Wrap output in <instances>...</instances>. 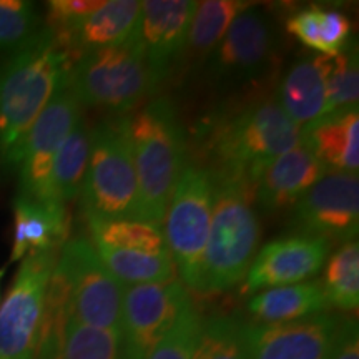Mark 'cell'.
<instances>
[{"instance_id":"cell-1","label":"cell","mask_w":359,"mask_h":359,"mask_svg":"<svg viewBox=\"0 0 359 359\" xmlns=\"http://www.w3.org/2000/svg\"><path fill=\"white\" fill-rule=\"evenodd\" d=\"M72 64L74 57L47 27L0 64V167L15 170L27 135Z\"/></svg>"},{"instance_id":"cell-2","label":"cell","mask_w":359,"mask_h":359,"mask_svg":"<svg viewBox=\"0 0 359 359\" xmlns=\"http://www.w3.org/2000/svg\"><path fill=\"white\" fill-rule=\"evenodd\" d=\"M213 173L217 191L196 290L201 294L223 293L240 285L248 275L262 238L253 182L241 175Z\"/></svg>"},{"instance_id":"cell-3","label":"cell","mask_w":359,"mask_h":359,"mask_svg":"<svg viewBox=\"0 0 359 359\" xmlns=\"http://www.w3.org/2000/svg\"><path fill=\"white\" fill-rule=\"evenodd\" d=\"M127 128L138 182V222L161 228L187 165L177 110L168 98H155L137 114L127 115Z\"/></svg>"},{"instance_id":"cell-4","label":"cell","mask_w":359,"mask_h":359,"mask_svg":"<svg viewBox=\"0 0 359 359\" xmlns=\"http://www.w3.org/2000/svg\"><path fill=\"white\" fill-rule=\"evenodd\" d=\"M208 154L217 173L248 177L291 148L302 145V127L290 118L275 97L258 98L224 116L208 135Z\"/></svg>"},{"instance_id":"cell-5","label":"cell","mask_w":359,"mask_h":359,"mask_svg":"<svg viewBox=\"0 0 359 359\" xmlns=\"http://www.w3.org/2000/svg\"><path fill=\"white\" fill-rule=\"evenodd\" d=\"M92 145L80 201L85 217L138 219V182L127 115L92 127Z\"/></svg>"},{"instance_id":"cell-6","label":"cell","mask_w":359,"mask_h":359,"mask_svg":"<svg viewBox=\"0 0 359 359\" xmlns=\"http://www.w3.org/2000/svg\"><path fill=\"white\" fill-rule=\"evenodd\" d=\"M69 83L82 107L128 115L143 98L151 95L138 30L122 43L79 55L70 67Z\"/></svg>"},{"instance_id":"cell-7","label":"cell","mask_w":359,"mask_h":359,"mask_svg":"<svg viewBox=\"0 0 359 359\" xmlns=\"http://www.w3.org/2000/svg\"><path fill=\"white\" fill-rule=\"evenodd\" d=\"M217 191L213 170L187 161L165 213V241L187 290H198Z\"/></svg>"},{"instance_id":"cell-8","label":"cell","mask_w":359,"mask_h":359,"mask_svg":"<svg viewBox=\"0 0 359 359\" xmlns=\"http://www.w3.org/2000/svg\"><path fill=\"white\" fill-rule=\"evenodd\" d=\"M60 250L30 253L20 262L0 306V359H35L45 296Z\"/></svg>"},{"instance_id":"cell-9","label":"cell","mask_w":359,"mask_h":359,"mask_svg":"<svg viewBox=\"0 0 359 359\" xmlns=\"http://www.w3.org/2000/svg\"><path fill=\"white\" fill-rule=\"evenodd\" d=\"M57 264L70 286V320L122 333L125 286L103 266L92 241L85 236L67 240L58 253Z\"/></svg>"},{"instance_id":"cell-10","label":"cell","mask_w":359,"mask_h":359,"mask_svg":"<svg viewBox=\"0 0 359 359\" xmlns=\"http://www.w3.org/2000/svg\"><path fill=\"white\" fill-rule=\"evenodd\" d=\"M82 115V105L75 97L67 75L27 135L15 167L19 175L17 195L37 201H53L50 180L55 156Z\"/></svg>"},{"instance_id":"cell-11","label":"cell","mask_w":359,"mask_h":359,"mask_svg":"<svg viewBox=\"0 0 359 359\" xmlns=\"http://www.w3.org/2000/svg\"><path fill=\"white\" fill-rule=\"evenodd\" d=\"M191 302V296L180 278L125 288L122 304L123 359H147Z\"/></svg>"},{"instance_id":"cell-12","label":"cell","mask_w":359,"mask_h":359,"mask_svg":"<svg viewBox=\"0 0 359 359\" xmlns=\"http://www.w3.org/2000/svg\"><path fill=\"white\" fill-rule=\"evenodd\" d=\"M278 48V32L271 17L259 7H250L233 20L208 57L210 72L224 82H259L276 64Z\"/></svg>"},{"instance_id":"cell-13","label":"cell","mask_w":359,"mask_h":359,"mask_svg":"<svg viewBox=\"0 0 359 359\" xmlns=\"http://www.w3.org/2000/svg\"><path fill=\"white\" fill-rule=\"evenodd\" d=\"M291 224L296 235L331 243L356 241L359 230L358 173H326L294 203Z\"/></svg>"},{"instance_id":"cell-14","label":"cell","mask_w":359,"mask_h":359,"mask_svg":"<svg viewBox=\"0 0 359 359\" xmlns=\"http://www.w3.org/2000/svg\"><path fill=\"white\" fill-rule=\"evenodd\" d=\"M341 318L314 314L288 323L241 321L250 359H330Z\"/></svg>"},{"instance_id":"cell-15","label":"cell","mask_w":359,"mask_h":359,"mask_svg":"<svg viewBox=\"0 0 359 359\" xmlns=\"http://www.w3.org/2000/svg\"><path fill=\"white\" fill-rule=\"evenodd\" d=\"M196 2L191 0H145L138 37L145 53L151 93L168 77L187 50L188 32Z\"/></svg>"},{"instance_id":"cell-16","label":"cell","mask_w":359,"mask_h":359,"mask_svg":"<svg viewBox=\"0 0 359 359\" xmlns=\"http://www.w3.org/2000/svg\"><path fill=\"white\" fill-rule=\"evenodd\" d=\"M330 251V241L318 236L291 235L269 241L251 263L245 293L306 281L321 271Z\"/></svg>"},{"instance_id":"cell-17","label":"cell","mask_w":359,"mask_h":359,"mask_svg":"<svg viewBox=\"0 0 359 359\" xmlns=\"http://www.w3.org/2000/svg\"><path fill=\"white\" fill-rule=\"evenodd\" d=\"M327 172L306 147L298 145L268 161L255 175V203L266 212L294 205Z\"/></svg>"},{"instance_id":"cell-18","label":"cell","mask_w":359,"mask_h":359,"mask_svg":"<svg viewBox=\"0 0 359 359\" xmlns=\"http://www.w3.org/2000/svg\"><path fill=\"white\" fill-rule=\"evenodd\" d=\"M12 206L13 241L11 262H22L30 253L60 250L65 245L70 231L65 205L17 195Z\"/></svg>"},{"instance_id":"cell-19","label":"cell","mask_w":359,"mask_h":359,"mask_svg":"<svg viewBox=\"0 0 359 359\" xmlns=\"http://www.w3.org/2000/svg\"><path fill=\"white\" fill-rule=\"evenodd\" d=\"M302 143L327 173H358L359 111L318 118L302 128Z\"/></svg>"},{"instance_id":"cell-20","label":"cell","mask_w":359,"mask_h":359,"mask_svg":"<svg viewBox=\"0 0 359 359\" xmlns=\"http://www.w3.org/2000/svg\"><path fill=\"white\" fill-rule=\"evenodd\" d=\"M330 69L331 58L318 55L296 62L281 79L275 98L298 127H306L323 116Z\"/></svg>"},{"instance_id":"cell-21","label":"cell","mask_w":359,"mask_h":359,"mask_svg":"<svg viewBox=\"0 0 359 359\" xmlns=\"http://www.w3.org/2000/svg\"><path fill=\"white\" fill-rule=\"evenodd\" d=\"M142 17L138 0H105V4L72 29L57 37L62 40L74 60L93 48L122 43L137 34Z\"/></svg>"},{"instance_id":"cell-22","label":"cell","mask_w":359,"mask_h":359,"mask_svg":"<svg viewBox=\"0 0 359 359\" xmlns=\"http://www.w3.org/2000/svg\"><path fill=\"white\" fill-rule=\"evenodd\" d=\"M320 280L296 283L258 291L248 302V313L257 323H288L330 311Z\"/></svg>"},{"instance_id":"cell-23","label":"cell","mask_w":359,"mask_h":359,"mask_svg":"<svg viewBox=\"0 0 359 359\" xmlns=\"http://www.w3.org/2000/svg\"><path fill=\"white\" fill-rule=\"evenodd\" d=\"M90 133L92 127L82 115L62 143L52 170L50 195L53 201L67 205L69 201L80 198L92 145Z\"/></svg>"},{"instance_id":"cell-24","label":"cell","mask_w":359,"mask_h":359,"mask_svg":"<svg viewBox=\"0 0 359 359\" xmlns=\"http://www.w3.org/2000/svg\"><path fill=\"white\" fill-rule=\"evenodd\" d=\"M85 219L92 245L151 255L168 253L163 231L154 224L127 218L85 217Z\"/></svg>"},{"instance_id":"cell-25","label":"cell","mask_w":359,"mask_h":359,"mask_svg":"<svg viewBox=\"0 0 359 359\" xmlns=\"http://www.w3.org/2000/svg\"><path fill=\"white\" fill-rule=\"evenodd\" d=\"M253 4L243 0H205L196 2L190 32H188L187 50L195 60H208L233 20L250 8Z\"/></svg>"},{"instance_id":"cell-26","label":"cell","mask_w":359,"mask_h":359,"mask_svg":"<svg viewBox=\"0 0 359 359\" xmlns=\"http://www.w3.org/2000/svg\"><path fill=\"white\" fill-rule=\"evenodd\" d=\"M93 248L97 250L103 266L109 269L110 275L125 288L135 285H148V283L172 281L177 278V269H175L170 253L151 255L95 245Z\"/></svg>"},{"instance_id":"cell-27","label":"cell","mask_w":359,"mask_h":359,"mask_svg":"<svg viewBox=\"0 0 359 359\" xmlns=\"http://www.w3.org/2000/svg\"><path fill=\"white\" fill-rule=\"evenodd\" d=\"M325 288L327 303L343 311H356L359 304V246L343 243L326 259Z\"/></svg>"},{"instance_id":"cell-28","label":"cell","mask_w":359,"mask_h":359,"mask_svg":"<svg viewBox=\"0 0 359 359\" xmlns=\"http://www.w3.org/2000/svg\"><path fill=\"white\" fill-rule=\"evenodd\" d=\"M53 359H123L122 333L69 320L62 346Z\"/></svg>"},{"instance_id":"cell-29","label":"cell","mask_w":359,"mask_h":359,"mask_svg":"<svg viewBox=\"0 0 359 359\" xmlns=\"http://www.w3.org/2000/svg\"><path fill=\"white\" fill-rule=\"evenodd\" d=\"M195 359H250L241 333V320L215 316L203 321Z\"/></svg>"},{"instance_id":"cell-30","label":"cell","mask_w":359,"mask_h":359,"mask_svg":"<svg viewBox=\"0 0 359 359\" xmlns=\"http://www.w3.org/2000/svg\"><path fill=\"white\" fill-rule=\"evenodd\" d=\"M358 102L359 70L356 52H343L341 55L331 58V69L326 85V105L323 116L358 110Z\"/></svg>"},{"instance_id":"cell-31","label":"cell","mask_w":359,"mask_h":359,"mask_svg":"<svg viewBox=\"0 0 359 359\" xmlns=\"http://www.w3.org/2000/svg\"><path fill=\"white\" fill-rule=\"evenodd\" d=\"M42 30L37 7L27 0H0V53H12Z\"/></svg>"},{"instance_id":"cell-32","label":"cell","mask_w":359,"mask_h":359,"mask_svg":"<svg viewBox=\"0 0 359 359\" xmlns=\"http://www.w3.org/2000/svg\"><path fill=\"white\" fill-rule=\"evenodd\" d=\"M201 325L203 320L191 302L147 359H195Z\"/></svg>"},{"instance_id":"cell-33","label":"cell","mask_w":359,"mask_h":359,"mask_svg":"<svg viewBox=\"0 0 359 359\" xmlns=\"http://www.w3.org/2000/svg\"><path fill=\"white\" fill-rule=\"evenodd\" d=\"M103 4L105 0H50L47 4V29L62 37Z\"/></svg>"},{"instance_id":"cell-34","label":"cell","mask_w":359,"mask_h":359,"mask_svg":"<svg viewBox=\"0 0 359 359\" xmlns=\"http://www.w3.org/2000/svg\"><path fill=\"white\" fill-rule=\"evenodd\" d=\"M351 20L334 8H323L321 15V42L323 57H338L346 50L351 37Z\"/></svg>"},{"instance_id":"cell-35","label":"cell","mask_w":359,"mask_h":359,"mask_svg":"<svg viewBox=\"0 0 359 359\" xmlns=\"http://www.w3.org/2000/svg\"><path fill=\"white\" fill-rule=\"evenodd\" d=\"M323 8L320 6H309L299 8L286 20V32L298 39L304 47L320 52L323 55L321 42V15Z\"/></svg>"},{"instance_id":"cell-36","label":"cell","mask_w":359,"mask_h":359,"mask_svg":"<svg viewBox=\"0 0 359 359\" xmlns=\"http://www.w3.org/2000/svg\"><path fill=\"white\" fill-rule=\"evenodd\" d=\"M330 359H359V331L353 318H341Z\"/></svg>"},{"instance_id":"cell-37","label":"cell","mask_w":359,"mask_h":359,"mask_svg":"<svg viewBox=\"0 0 359 359\" xmlns=\"http://www.w3.org/2000/svg\"><path fill=\"white\" fill-rule=\"evenodd\" d=\"M2 276H4V269H0V280H2Z\"/></svg>"}]
</instances>
